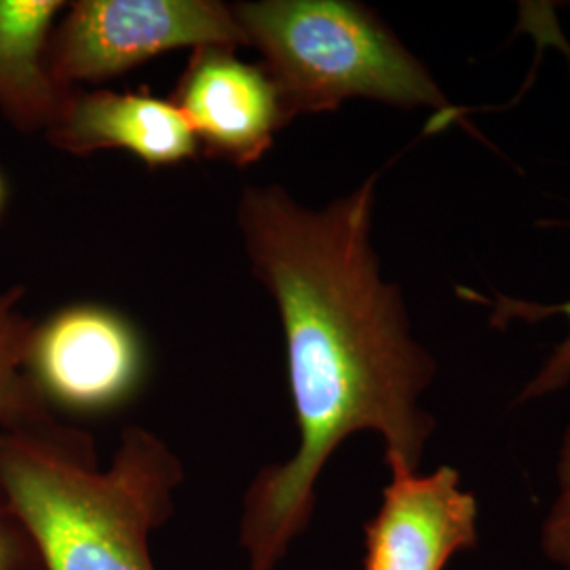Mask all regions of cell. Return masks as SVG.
Returning <instances> with one entry per match:
<instances>
[{
  "instance_id": "obj_1",
  "label": "cell",
  "mask_w": 570,
  "mask_h": 570,
  "mask_svg": "<svg viewBox=\"0 0 570 570\" xmlns=\"http://www.w3.org/2000/svg\"><path fill=\"white\" fill-rule=\"evenodd\" d=\"M379 176L324 207L284 186L245 188L237 223L256 279L282 322L298 431L289 459L245 490L239 541L247 570H277L311 524L317 484L348 438L374 433L387 465L419 471L438 421L423 397L438 362L414 332L402 287L374 249Z\"/></svg>"
},
{
  "instance_id": "obj_2",
  "label": "cell",
  "mask_w": 570,
  "mask_h": 570,
  "mask_svg": "<svg viewBox=\"0 0 570 570\" xmlns=\"http://www.w3.org/2000/svg\"><path fill=\"white\" fill-rule=\"evenodd\" d=\"M184 471L144 428L125 429L110 468L56 419L0 433V494L30 530L42 570H157L150 537L174 513Z\"/></svg>"
},
{
  "instance_id": "obj_3",
  "label": "cell",
  "mask_w": 570,
  "mask_h": 570,
  "mask_svg": "<svg viewBox=\"0 0 570 570\" xmlns=\"http://www.w3.org/2000/svg\"><path fill=\"white\" fill-rule=\"evenodd\" d=\"M230 7L245 45L261 51L289 122L336 112L351 100L429 110L431 131L463 115L372 7L355 0H256Z\"/></svg>"
},
{
  "instance_id": "obj_4",
  "label": "cell",
  "mask_w": 570,
  "mask_h": 570,
  "mask_svg": "<svg viewBox=\"0 0 570 570\" xmlns=\"http://www.w3.org/2000/svg\"><path fill=\"white\" fill-rule=\"evenodd\" d=\"M245 45L233 7L218 0H79L63 7L49 39L61 89L110 81L174 49Z\"/></svg>"
},
{
  "instance_id": "obj_5",
  "label": "cell",
  "mask_w": 570,
  "mask_h": 570,
  "mask_svg": "<svg viewBox=\"0 0 570 570\" xmlns=\"http://www.w3.org/2000/svg\"><path fill=\"white\" fill-rule=\"evenodd\" d=\"M23 374L53 414L106 416L142 391L148 346L140 327L121 311L75 303L32 326Z\"/></svg>"
},
{
  "instance_id": "obj_6",
  "label": "cell",
  "mask_w": 570,
  "mask_h": 570,
  "mask_svg": "<svg viewBox=\"0 0 570 570\" xmlns=\"http://www.w3.org/2000/svg\"><path fill=\"white\" fill-rule=\"evenodd\" d=\"M389 484L364 527V570H446L480 543V508L461 471L387 465Z\"/></svg>"
},
{
  "instance_id": "obj_7",
  "label": "cell",
  "mask_w": 570,
  "mask_h": 570,
  "mask_svg": "<svg viewBox=\"0 0 570 570\" xmlns=\"http://www.w3.org/2000/svg\"><path fill=\"white\" fill-rule=\"evenodd\" d=\"M171 102L207 157L237 167L258 164L289 125L265 66L226 47L193 51Z\"/></svg>"
},
{
  "instance_id": "obj_8",
  "label": "cell",
  "mask_w": 570,
  "mask_h": 570,
  "mask_svg": "<svg viewBox=\"0 0 570 570\" xmlns=\"http://www.w3.org/2000/svg\"><path fill=\"white\" fill-rule=\"evenodd\" d=\"M47 138L70 155L125 150L153 169L186 164L202 153L180 108L148 89H72Z\"/></svg>"
},
{
  "instance_id": "obj_9",
  "label": "cell",
  "mask_w": 570,
  "mask_h": 570,
  "mask_svg": "<svg viewBox=\"0 0 570 570\" xmlns=\"http://www.w3.org/2000/svg\"><path fill=\"white\" fill-rule=\"evenodd\" d=\"M63 7L0 0V115L21 134H47L70 94L49 70V39Z\"/></svg>"
},
{
  "instance_id": "obj_10",
  "label": "cell",
  "mask_w": 570,
  "mask_h": 570,
  "mask_svg": "<svg viewBox=\"0 0 570 570\" xmlns=\"http://www.w3.org/2000/svg\"><path fill=\"white\" fill-rule=\"evenodd\" d=\"M518 30L527 32L539 49L550 47L560 53L569 70L570 79V41L564 35L560 21L556 18L553 4L548 2H522L518 9ZM492 320L490 324L497 327H505L513 322L537 324L551 317L567 320V334L564 338L553 346L550 357L543 362V366L537 370V374L530 379L524 389L515 397V406L534 404L550 395L570 387V298L562 303H532L527 298H511L497 294L492 301Z\"/></svg>"
},
{
  "instance_id": "obj_11",
  "label": "cell",
  "mask_w": 570,
  "mask_h": 570,
  "mask_svg": "<svg viewBox=\"0 0 570 570\" xmlns=\"http://www.w3.org/2000/svg\"><path fill=\"white\" fill-rule=\"evenodd\" d=\"M23 287L0 292V433L56 419L23 374V357L35 326L21 313Z\"/></svg>"
},
{
  "instance_id": "obj_12",
  "label": "cell",
  "mask_w": 570,
  "mask_h": 570,
  "mask_svg": "<svg viewBox=\"0 0 570 570\" xmlns=\"http://www.w3.org/2000/svg\"><path fill=\"white\" fill-rule=\"evenodd\" d=\"M539 546L550 562L570 570V425L556 456V494L541 522Z\"/></svg>"
},
{
  "instance_id": "obj_13",
  "label": "cell",
  "mask_w": 570,
  "mask_h": 570,
  "mask_svg": "<svg viewBox=\"0 0 570 570\" xmlns=\"http://www.w3.org/2000/svg\"><path fill=\"white\" fill-rule=\"evenodd\" d=\"M0 570H42L37 543L20 515L0 494Z\"/></svg>"
},
{
  "instance_id": "obj_14",
  "label": "cell",
  "mask_w": 570,
  "mask_h": 570,
  "mask_svg": "<svg viewBox=\"0 0 570 570\" xmlns=\"http://www.w3.org/2000/svg\"><path fill=\"white\" fill-rule=\"evenodd\" d=\"M4 202H7V183H4V178L0 174V214L4 209Z\"/></svg>"
}]
</instances>
